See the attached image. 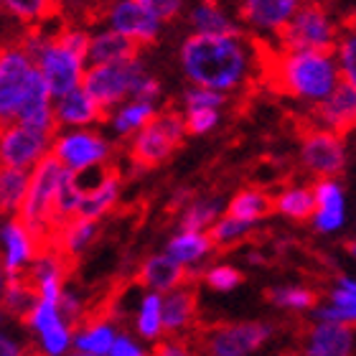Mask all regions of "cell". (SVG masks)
<instances>
[{
	"mask_svg": "<svg viewBox=\"0 0 356 356\" xmlns=\"http://www.w3.org/2000/svg\"><path fill=\"white\" fill-rule=\"evenodd\" d=\"M181 64L186 76L199 87L229 92L237 89L252 72V49L234 36L193 33L181 46Z\"/></svg>",
	"mask_w": 356,
	"mask_h": 356,
	"instance_id": "1",
	"label": "cell"
},
{
	"mask_svg": "<svg viewBox=\"0 0 356 356\" xmlns=\"http://www.w3.org/2000/svg\"><path fill=\"white\" fill-rule=\"evenodd\" d=\"M270 84L282 95L321 102L339 84V67L334 54L285 51L270 69Z\"/></svg>",
	"mask_w": 356,
	"mask_h": 356,
	"instance_id": "2",
	"label": "cell"
},
{
	"mask_svg": "<svg viewBox=\"0 0 356 356\" xmlns=\"http://www.w3.org/2000/svg\"><path fill=\"white\" fill-rule=\"evenodd\" d=\"M64 173V165L56 161V156H51V150L31 168L29 176V188L26 196L21 201L18 209V219L29 227L36 239L41 242V247H51L54 239V224H51V207L54 196H56V186L59 178Z\"/></svg>",
	"mask_w": 356,
	"mask_h": 356,
	"instance_id": "3",
	"label": "cell"
},
{
	"mask_svg": "<svg viewBox=\"0 0 356 356\" xmlns=\"http://www.w3.org/2000/svg\"><path fill=\"white\" fill-rule=\"evenodd\" d=\"M184 118L176 110L156 112L135 133L133 143H130V161L138 168H156L173 156V150L184 143Z\"/></svg>",
	"mask_w": 356,
	"mask_h": 356,
	"instance_id": "4",
	"label": "cell"
},
{
	"mask_svg": "<svg viewBox=\"0 0 356 356\" xmlns=\"http://www.w3.org/2000/svg\"><path fill=\"white\" fill-rule=\"evenodd\" d=\"M280 46L285 51H323L334 54L339 26L328 18L321 3H300L296 15L280 31Z\"/></svg>",
	"mask_w": 356,
	"mask_h": 356,
	"instance_id": "5",
	"label": "cell"
},
{
	"mask_svg": "<svg viewBox=\"0 0 356 356\" xmlns=\"http://www.w3.org/2000/svg\"><path fill=\"white\" fill-rule=\"evenodd\" d=\"M145 74L138 59L110 61V64H89L87 72H82L79 87L95 99L102 110L110 112V107L120 104L125 97H130L135 82Z\"/></svg>",
	"mask_w": 356,
	"mask_h": 356,
	"instance_id": "6",
	"label": "cell"
},
{
	"mask_svg": "<svg viewBox=\"0 0 356 356\" xmlns=\"http://www.w3.org/2000/svg\"><path fill=\"white\" fill-rule=\"evenodd\" d=\"M33 67L36 61L21 41L0 46V133L18 118V107L23 102Z\"/></svg>",
	"mask_w": 356,
	"mask_h": 356,
	"instance_id": "7",
	"label": "cell"
},
{
	"mask_svg": "<svg viewBox=\"0 0 356 356\" xmlns=\"http://www.w3.org/2000/svg\"><path fill=\"white\" fill-rule=\"evenodd\" d=\"M33 61H36L38 72L44 76L51 97H61L67 95L69 89L79 87L84 64H87L82 54H76L59 36L41 41L38 49L33 51Z\"/></svg>",
	"mask_w": 356,
	"mask_h": 356,
	"instance_id": "8",
	"label": "cell"
},
{
	"mask_svg": "<svg viewBox=\"0 0 356 356\" xmlns=\"http://www.w3.org/2000/svg\"><path fill=\"white\" fill-rule=\"evenodd\" d=\"M23 323L36 334L38 354L41 356H64L72 351L74 323L61 313L56 300L36 298V303L26 313Z\"/></svg>",
	"mask_w": 356,
	"mask_h": 356,
	"instance_id": "9",
	"label": "cell"
},
{
	"mask_svg": "<svg viewBox=\"0 0 356 356\" xmlns=\"http://www.w3.org/2000/svg\"><path fill=\"white\" fill-rule=\"evenodd\" d=\"M51 156H56V161L69 171H82L89 165L107 163L112 145L95 130H72L54 138Z\"/></svg>",
	"mask_w": 356,
	"mask_h": 356,
	"instance_id": "10",
	"label": "cell"
},
{
	"mask_svg": "<svg viewBox=\"0 0 356 356\" xmlns=\"http://www.w3.org/2000/svg\"><path fill=\"white\" fill-rule=\"evenodd\" d=\"M54 138L56 135L13 122L0 133V165H13V168L31 171L51 150Z\"/></svg>",
	"mask_w": 356,
	"mask_h": 356,
	"instance_id": "11",
	"label": "cell"
},
{
	"mask_svg": "<svg viewBox=\"0 0 356 356\" xmlns=\"http://www.w3.org/2000/svg\"><path fill=\"white\" fill-rule=\"evenodd\" d=\"M38 250H44V247L36 239V234L15 214L0 227V265L6 275L26 273V267L33 262Z\"/></svg>",
	"mask_w": 356,
	"mask_h": 356,
	"instance_id": "12",
	"label": "cell"
},
{
	"mask_svg": "<svg viewBox=\"0 0 356 356\" xmlns=\"http://www.w3.org/2000/svg\"><path fill=\"white\" fill-rule=\"evenodd\" d=\"M303 163L321 178H334L343 171L346 153L339 133L334 130H308L303 135Z\"/></svg>",
	"mask_w": 356,
	"mask_h": 356,
	"instance_id": "13",
	"label": "cell"
},
{
	"mask_svg": "<svg viewBox=\"0 0 356 356\" xmlns=\"http://www.w3.org/2000/svg\"><path fill=\"white\" fill-rule=\"evenodd\" d=\"M102 15L110 21L112 31L135 38L143 46L153 44L158 38V31H161V21L148 8H143L138 0H115Z\"/></svg>",
	"mask_w": 356,
	"mask_h": 356,
	"instance_id": "14",
	"label": "cell"
},
{
	"mask_svg": "<svg viewBox=\"0 0 356 356\" xmlns=\"http://www.w3.org/2000/svg\"><path fill=\"white\" fill-rule=\"evenodd\" d=\"M270 326L262 323H234L211 331L207 339V349L211 356H250L265 346L270 339Z\"/></svg>",
	"mask_w": 356,
	"mask_h": 356,
	"instance_id": "15",
	"label": "cell"
},
{
	"mask_svg": "<svg viewBox=\"0 0 356 356\" xmlns=\"http://www.w3.org/2000/svg\"><path fill=\"white\" fill-rule=\"evenodd\" d=\"M316 115H318V120L328 130H334V133H339V135L354 130L356 127V87L346 82V79L339 82L318 102Z\"/></svg>",
	"mask_w": 356,
	"mask_h": 356,
	"instance_id": "16",
	"label": "cell"
},
{
	"mask_svg": "<svg viewBox=\"0 0 356 356\" xmlns=\"http://www.w3.org/2000/svg\"><path fill=\"white\" fill-rule=\"evenodd\" d=\"M54 118L59 127H87L104 122L110 118V112L102 110L82 87L69 89L67 95L56 97V107H54Z\"/></svg>",
	"mask_w": 356,
	"mask_h": 356,
	"instance_id": "17",
	"label": "cell"
},
{
	"mask_svg": "<svg viewBox=\"0 0 356 356\" xmlns=\"http://www.w3.org/2000/svg\"><path fill=\"white\" fill-rule=\"evenodd\" d=\"M303 0H245L239 8L242 21L260 31H280L296 15Z\"/></svg>",
	"mask_w": 356,
	"mask_h": 356,
	"instance_id": "18",
	"label": "cell"
},
{
	"mask_svg": "<svg viewBox=\"0 0 356 356\" xmlns=\"http://www.w3.org/2000/svg\"><path fill=\"white\" fill-rule=\"evenodd\" d=\"M313 199H316V229L318 232H336L343 224V193L341 186L331 181V178H321L318 184L313 186Z\"/></svg>",
	"mask_w": 356,
	"mask_h": 356,
	"instance_id": "19",
	"label": "cell"
},
{
	"mask_svg": "<svg viewBox=\"0 0 356 356\" xmlns=\"http://www.w3.org/2000/svg\"><path fill=\"white\" fill-rule=\"evenodd\" d=\"M188 273L181 262H176L171 254H153L143 262L140 273H138V282L145 288L156 290V293H168V290L184 285Z\"/></svg>",
	"mask_w": 356,
	"mask_h": 356,
	"instance_id": "20",
	"label": "cell"
},
{
	"mask_svg": "<svg viewBox=\"0 0 356 356\" xmlns=\"http://www.w3.org/2000/svg\"><path fill=\"white\" fill-rule=\"evenodd\" d=\"M140 51H143V44H138L135 38L122 36L118 31H107V33L89 38L87 64H110V61L138 59Z\"/></svg>",
	"mask_w": 356,
	"mask_h": 356,
	"instance_id": "21",
	"label": "cell"
},
{
	"mask_svg": "<svg viewBox=\"0 0 356 356\" xmlns=\"http://www.w3.org/2000/svg\"><path fill=\"white\" fill-rule=\"evenodd\" d=\"M351 346H354V336L349 326L321 321L308 336L303 356H351Z\"/></svg>",
	"mask_w": 356,
	"mask_h": 356,
	"instance_id": "22",
	"label": "cell"
},
{
	"mask_svg": "<svg viewBox=\"0 0 356 356\" xmlns=\"http://www.w3.org/2000/svg\"><path fill=\"white\" fill-rule=\"evenodd\" d=\"M163 311V334H181L191 326L193 316H196V293L188 285H178V288L168 290L161 303Z\"/></svg>",
	"mask_w": 356,
	"mask_h": 356,
	"instance_id": "23",
	"label": "cell"
},
{
	"mask_svg": "<svg viewBox=\"0 0 356 356\" xmlns=\"http://www.w3.org/2000/svg\"><path fill=\"white\" fill-rule=\"evenodd\" d=\"M118 199H120V173L115 171V168H110V173H107L95 188H89L82 196L79 209H76V216L99 222L102 216L110 214L112 207L118 204Z\"/></svg>",
	"mask_w": 356,
	"mask_h": 356,
	"instance_id": "24",
	"label": "cell"
},
{
	"mask_svg": "<svg viewBox=\"0 0 356 356\" xmlns=\"http://www.w3.org/2000/svg\"><path fill=\"white\" fill-rule=\"evenodd\" d=\"M95 237H97V222L74 216V219H69L67 224H61L59 229H56V234L51 239V247H56L67 257H76V254H82L92 245Z\"/></svg>",
	"mask_w": 356,
	"mask_h": 356,
	"instance_id": "25",
	"label": "cell"
},
{
	"mask_svg": "<svg viewBox=\"0 0 356 356\" xmlns=\"http://www.w3.org/2000/svg\"><path fill=\"white\" fill-rule=\"evenodd\" d=\"M36 290L23 275H8L3 288H0V308H3V316H10V318L23 321L26 313L33 308L36 303Z\"/></svg>",
	"mask_w": 356,
	"mask_h": 356,
	"instance_id": "26",
	"label": "cell"
},
{
	"mask_svg": "<svg viewBox=\"0 0 356 356\" xmlns=\"http://www.w3.org/2000/svg\"><path fill=\"white\" fill-rule=\"evenodd\" d=\"M115 339H118L115 323H110L107 318H95L92 323L74 331L72 349L87 351V354H95V356H107L112 351Z\"/></svg>",
	"mask_w": 356,
	"mask_h": 356,
	"instance_id": "27",
	"label": "cell"
},
{
	"mask_svg": "<svg viewBox=\"0 0 356 356\" xmlns=\"http://www.w3.org/2000/svg\"><path fill=\"white\" fill-rule=\"evenodd\" d=\"M211 250H214V245H211V239H209L207 232L184 229L181 234H176V237L168 242L165 254H171L176 262H181L184 267H188V265H196V262L204 260Z\"/></svg>",
	"mask_w": 356,
	"mask_h": 356,
	"instance_id": "28",
	"label": "cell"
},
{
	"mask_svg": "<svg viewBox=\"0 0 356 356\" xmlns=\"http://www.w3.org/2000/svg\"><path fill=\"white\" fill-rule=\"evenodd\" d=\"M191 26L196 33H209V36H234L239 33L237 26L224 15L216 0H199L191 10Z\"/></svg>",
	"mask_w": 356,
	"mask_h": 356,
	"instance_id": "29",
	"label": "cell"
},
{
	"mask_svg": "<svg viewBox=\"0 0 356 356\" xmlns=\"http://www.w3.org/2000/svg\"><path fill=\"white\" fill-rule=\"evenodd\" d=\"M275 211V199L270 193L257 191V188H245L239 191L234 199L229 201V209L227 214L234 216V219H242V222H257V219H265Z\"/></svg>",
	"mask_w": 356,
	"mask_h": 356,
	"instance_id": "30",
	"label": "cell"
},
{
	"mask_svg": "<svg viewBox=\"0 0 356 356\" xmlns=\"http://www.w3.org/2000/svg\"><path fill=\"white\" fill-rule=\"evenodd\" d=\"M29 176L31 171L26 168L0 165V214H18L26 188H29Z\"/></svg>",
	"mask_w": 356,
	"mask_h": 356,
	"instance_id": "31",
	"label": "cell"
},
{
	"mask_svg": "<svg viewBox=\"0 0 356 356\" xmlns=\"http://www.w3.org/2000/svg\"><path fill=\"white\" fill-rule=\"evenodd\" d=\"M6 10L23 26H36L54 15H61V0H3Z\"/></svg>",
	"mask_w": 356,
	"mask_h": 356,
	"instance_id": "32",
	"label": "cell"
},
{
	"mask_svg": "<svg viewBox=\"0 0 356 356\" xmlns=\"http://www.w3.org/2000/svg\"><path fill=\"white\" fill-rule=\"evenodd\" d=\"M161 303H163V296L150 290L140 298V308H138V334L145 341H158L163 336V311H161Z\"/></svg>",
	"mask_w": 356,
	"mask_h": 356,
	"instance_id": "33",
	"label": "cell"
},
{
	"mask_svg": "<svg viewBox=\"0 0 356 356\" xmlns=\"http://www.w3.org/2000/svg\"><path fill=\"white\" fill-rule=\"evenodd\" d=\"M275 211H280V214H285L288 219H296V222L311 219L313 211H316L313 191L311 188H290V191L280 193L275 201Z\"/></svg>",
	"mask_w": 356,
	"mask_h": 356,
	"instance_id": "34",
	"label": "cell"
},
{
	"mask_svg": "<svg viewBox=\"0 0 356 356\" xmlns=\"http://www.w3.org/2000/svg\"><path fill=\"white\" fill-rule=\"evenodd\" d=\"M156 115V107L153 102H143V99H133L130 104L120 107V112L112 120V127L118 135H133L138 133L150 118Z\"/></svg>",
	"mask_w": 356,
	"mask_h": 356,
	"instance_id": "35",
	"label": "cell"
},
{
	"mask_svg": "<svg viewBox=\"0 0 356 356\" xmlns=\"http://www.w3.org/2000/svg\"><path fill=\"white\" fill-rule=\"evenodd\" d=\"M336 49H339V59H341V76L356 87V15L346 18L339 29Z\"/></svg>",
	"mask_w": 356,
	"mask_h": 356,
	"instance_id": "36",
	"label": "cell"
},
{
	"mask_svg": "<svg viewBox=\"0 0 356 356\" xmlns=\"http://www.w3.org/2000/svg\"><path fill=\"white\" fill-rule=\"evenodd\" d=\"M252 229V222H242V219H234V216H224V219H216L211 227H209V239L214 247H232L237 245L239 239L245 237L247 232Z\"/></svg>",
	"mask_w": 356,
	"mask_h": 356,
	"instance_id": "37",
	"label": "cell"
},
{
	"mask_svg": "<svg viewBox=\"0 0 356 356\" xmlns=\"http://www.w3.org/2000/svg\"><path fill=\"white\" fill-rule=\"evenodd\" d=\"M219 201H209V199H204V201H196V204H191V207L186 209V214H184V219H181V227L184 229H188V232H204V229H209L211 224L219 219Z\"/></svg>",
	"mask_w": 356,
	"mask_h": 356,
	"instance_id": "38",
	"label": "cell"
},
{
	"mask_svg": "<svg viewBox=\"0 0 356 356\" xmlns=\"http://www.w3.org/2000/svg\"><path fill=\"white\" fill-rule=\"evenodd\" d=\"M267 298H270V303L288 308V311H308L316 305V293L305 288H273Z\"/></svg>",
	"mask_w": 356,
	"mask_h": 356,
	"instance_id": "39",
	"label": "cell"
},
{
	"mask_svg": "<svg viewBox=\"0 0 356 356\" xmlns=\"http://www.w3.org/2000/svg\"><path fill=\"white\" fill-rule=\"evenodd\" d=\"M204 280H207V285L211 290L229 293V290H234L239 282H242V273L234 270V267H229V265H216L204 275Z\"/></svg>",
	"mask_w": 356,
	"mask_h": 356,
	"instance_id": "40",
	"label": "cell"
},
{
	"mask_svg": "<svg viewBox=\"0 0 356 356\" xmlns=\"http://www.w3.org/2000/svg\"><path fill=\"white\" fill-rule=\"evenodd\" d=\"M219 112L214 107H199V110H188V115L184 118V127L188 135H204L216 125Z\"/></svg>",
	"mask_w": 356,
	"mask_h": 356,
	"instance_id": "41",
	"label": "cell"
},
{
	"mask_svg": "<svg viewBox=\"0 0 356 356\" xmlns=\"http://www.w3.org/2000/svg\"><path fill=\"white\" fill-rule=\"evenodd\" d=\"M184 104L186 110H199V107H222L224 104V95L222 92H216V89H209V87H191L188 92L184 95Z\"/></svg>",
	"mask_w": 356,
	"mask_h": 356,
	"instance_id": "42",
	"label": "cell"
},
{
	"mask_svg": "<svg viewBox=\"0 0 356 356\" xmlns=\"http://www.w3.org/2000/svg\"><path fill=\"white\" fill-rule=\"evenodd\" d=\"M321 321H328V323H339V326H354L356 323V303L349 305H326V308H321L316 313Z\"/></svg>",
	"mask_w": 356,
	"mask_h": 356,
	"instance_id": "43",
	"label": "cell"
},
{
	"mask_svg": "<svg viewBox=\"0 0 356 356\" xmlns=\"http://www.w3.org/2000/svg\"><path fill=\"white\" fill-rule=\"evenodd\" d=\"M138 3L143 8H148L158 21H173L184 8V0H138Z\"/></svg>",
	"mask_w": 356,
	"mask_h": 356,
	"instance_id": "44",
	"label": "cell"
},
{
	"mask_svg": "<svg viewBox=\"0 0 356 356\" xmlns=\"http://www.w3.org/2000/svg\"><path fill=\"white\" fill-rule=\"evenodd\" d=\"M31 346L23 341L21 336L13 331H3L0 328V356H31Z\"/></svg>",
	"mask_w": 356,
	"mask_h": 356,
	"instance_id": "45",
	"label": "cell"
},
{
	"mask_svg": "<svg viewBox=\"0 0 356 356\" xmlns=\"http://www.w3.org/2000/svg\"><path fill=\"white\" fill-rule=\"evenodd\" d=\"M161 95V84L153 79V76H148V74H143L138 82H135V87H133V92H130V97L133 99H143V102H153L156 97Z\"/></svg>",
	"mask_w": 356,
	"mask_h": 356,
	"instance_id": "46",
	"label": "cell"
},
{
	"mask_svg": "<svg viewBox=\"0 0 356 356\" xmlns=\"http://www.w3.org/2000/svg\"><path fill=\"white\" fill-rule=\"evenodd\" d=\"M107 356H148V354H145V349L135 341L133 336L118 334V339H115V343H112V351Z\"/></svg>",
	"mask_w": 356,
	"mask_h": 356,
	"instance_id": "47",
	"label": "cell"
},
{
	"mask_svg": "<svg viewBox=\"0 0 356 356\" xmlns=\"http://www.w3.org/2000/svg\"><path fill=\"white\" fill-rule=\"evenodd\" d=\"M153 356H191V351L181 341H161L156 346V351H153Z\"/></svg>",
	"mask_w": 356,
	"mask_h": 356,
	"instance_id": "48",
	"label": "cell"
},
{
	"mask_svg": "<svg viewBox=\"0 0 356 356\" xmlns=\"http://www.w3.org/2000/svg\"><path fill=\"white\" fill-rule=\"evenodd\" d=\"M339 288L349 290V293H354L356 296V280L354 277H339Z\"/></svg>",
	"mask_w": 356,
	"mask_h": 356,
	"instance_id": "49",
	"label": "cell"
},
{
	"mask_svg": "<svg viewBox=\"0 0 356 356\" xmlns=\"http://www.w3.org/2000/svg\"><path fill=\"white\" fill-rule=\"evenodd\" d=\"M6 270H3V265H0V288H3V282H6ZM0 323H3V308H0Z\"/></svg>",
	"mask_w": 356,
	"mask_h": 356,
	"instance_id": "50",
	"label": "cell"
},
{
	"mask_svg": "<svg viewBox=\"0 0 356 356\" xmlns=\"http://www.w3.org/2000/svg\"><path fill=\"white\" fill-rule=\"evenodd\" d=\"M64 356H95V354H87V351H79V349H74V351H69V354H64Z\"/></svg>",
	"mask_w": 356,
	"mask_h": 356,
	"instance_id": "51",
	"label": "cell"
},
{
	"mask_svg": "<svg viewBox=\"0 0 356 356\" xmlns=\"http://www.w3.org/2000/svg\"><path fill=\"white\" fill-rule=\"evenodd\" d=\"M346 250H349V252H351V254H354V257H356V239H351L349 245H346Z\"/></svg>",
	"mask_w": 356,
	"mask_h": 356,
	"instance_id": "52",
	"label": "cell"
}]
</instances>
